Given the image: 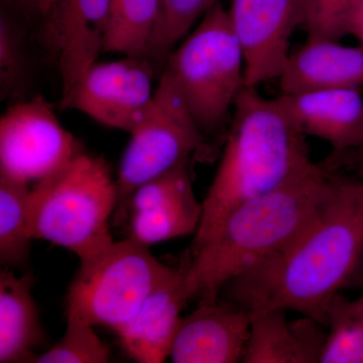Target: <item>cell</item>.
<instances>
[{
	"mask_svg": "<svg viewBox=\"0 0 363 363\" xmlns=\"http://www.w3.org/2000/svg\"><path fill=\"white\" fill-rule=\"evenodd\" d=\"M250 318L242 362H321L327 340L323 324L305 316L289 320L284 310L255 313Z\"/></svg>",
	"mask_w": 363,
	"mask_h": 363,
	"instance_id": "cell-16",
	"label": "cell"
},
{
	"mask_svg": "<svg viewBox=\"0 0 363 363\" xmlns=\"http://www.w3.org/2000/svg\"><path fill=\"white\" fill-rule=\"evenodd\" d=\"M63 337L50 350L38 355V363H105L111 351L97 335L94 326L75 315L66 314Z\"/></svg>",
	"mask_w": 363,
	"mask_h": 363,
	"instance_id": "cell-23",
	"label": "cell"
},
{
	"mask_svg": "<svg viewBox=\"0 0 363 363\" xmlns=\"http://www.w3.org/2000/svg\"><path fill=\"white\" fill-rule=\"evenodd\" d=\"M325 166L333 172H337L340 169H347L353 173L352 177L363 180V145L343 156L329 157Z\"/></svg>",
	"mask_w": 363,
	"mask_h": 363,
	"instance_id": "cell-27",
	"label": "cell"
},
{
	"mask_svg": "<svg viewBox=\"0 0 363 363\" xmlns=\"http://www.w3.org/2000/svg\"><path fill=\"white\" fill-rule=\"evenodd\" d=\"M9 6L16 7L21 11H28V13H37L43 14V0H2Z\"/></svg>",
	"mask_w": 363,
	"mask_h": 363,
	"instance_id": "cell-29",
	"label": "cell"
},
{
	"mask_svg": "<svg viewBox=\"0 0 363 363\" xmlns=\"http://www.w3.org/2000/svg\"><path fill=\"white\" fill-rule=\"evenodd\" d=\"M327 340L321 363H363V294L332 301L327 315Z\"/></svg>",
	"mask_w": 363,
	"mask_h": 363,
	"instance_id": "cell-21",
	"label": "cell"
},
{
	"mask_svg": "<svg viewBox=\"0 0 363 363\" xmlns=\"http://www.w3.org/2000/svg\"><path fill=\"white\" fill-rule=\"evenodd\" d=\"M82 152L45 98L16 102L0 118V176L9 180L38 183Z\"/></svg>",
	"mask_w": 363,
	"mask_h": 363,
	"instance_id": "cell-8",
	"label": "cell"
},
{
	"mask_svg": "<svg viewBox=\"0 0 363 363\" xmlns=\"http://www.w3.org/2000/svg\"><path fill=\"white\" fill-rule=\"evenodd\" d=\"M219 0H162L147 58L162 60Z\"/></svg>",
	"mask_w": 363,
	"mask_h": 363,
	"instance_id": "cell-22",
	"label": "cell"
},
{
	"mask_svg": "<svg viewBox=\"0 0 363 363\" xmlns=\"http://www.w3.org/2000/svg\"><path fill=\"white\" fill-rule=\"evenodd\" d=\"M35 277L0 272V362H35V348L45 342V331L33 297Z\"/></svg>",
	"mask_w": 363,
	"mask_h": 363,
	"instance_id": "cell-17",
	"label": "cell"
},
{
	"mask_svg": "<svg viewBox=\"0 0 363 363\" xmlns=\"http://www.w3.org/2000/svg\"><path fill=\"white\" fill-rule=\"evenodd\" d=\"M194 195L190 161L183 162L136 189L131 196L128 217L131 213L150 211Z\"/></svg>",
	"mask_w": 363,
	"mask_h": 363,
	"instance_id": "cell-25",
	"label": "cell"
},
{
	"mask_svg": "<svg viewBox=\"0 0 363 363\" xmlns=\"http://www.w3.org/2000/svg\"><path fill=\"white\" fill-rule=\"evenodd\" d=\"M335 173L316 168L231 210L186 260L189 300L219 297L233 279L276 257L297 240L330 195Z\"/></svg>",
	"mask_w": 363,
	"mask_h": 363,
	"instance_id": "cell-2",
	"label": "cell"
},
{
	"mask_svg": "<svg viewBox=\"0 0 363 363\" xmlns=\"http://www.w3.org/2000/svg\"><path fill=\"white\" fill-rule=\"evenodd\" d=\"M111 0H55L51 16L61 97L104 52L105 28Z\"/></svg>",
	"mask_w": 363,
	"mask_h": 363,
	"instance_id": "cell-13",
	"label": "cell"
},
{
	"mask_svg": "<svg viewBox=\"0 0 363 363\" xmlns=\"http://www.w3.org/2000/svg\"><path fill=\"white\" fill-rule=\"evenodd\" d=\"M304 11L305 0H231L227 11L245 55V87L278 80Z\"/></svg>",
	"mask_w": 363,
	"mask_h": 363,
	"instance_id": "cell-10",
	"label": "cell"
},
{
	"mask_svg": "<svg viewBox=\"0 0 363 363\" xmlns=\"http://www.w3.org/2000/svg\"><path fill=\"white\" fill-rule=\"evenodd\" d=\"M250 320V312L231 301H200L182 317L169 358L175 363L242 362Z\"/></svg>",
	"mask_w": 363,
	"mask_h": 363,
	"instance_id": "cell-11",
	"label": "cell"
},
{
	"mask_svg": "<svg viewBox=\"0 0 363 363\" xmlns=\"http://www.w3.org/2000/svg\"><path fill=\"white\" fill-rule=\"evenodd\" d=\"M130 135L116 180L118 199L114 221L128 218L136 189L208 150L206 136L164 70L154 96Z\"/></svg>",
	"mask_w": 363,
	"mask_h": 363,
	"instance_id": "cell-7",
	"label": "cell"
},
{
	"mask_svg": "<svg viewBox=\"0 0 363 363\" xmlns=\"http://www.w3.org/2000/svg\"><path fill=\"white\" fill-rule=\"evenodd\" d=\"M307 135L281 96L245 87L234 104L220 162L204 201L193 245L206 240L238 205L316 168Z\"/></svg>",
	"mask_w": 363,
	"mask_h": 363,
	"instance_id": "cell-3",
	"label": "cell"
},
{
	"mask_svg": "<svg viewBox=\"0 0 363 363\" xmlns=\"http://www.w3.org/2000/svg\"><path fill=\"white\" fill-rule=\"evenodd\" d=\"M30 60L25 33L6 11L0 16V90L2 99L21 96L28 84Z\"/></svg>",
	"mask_w": 363,
	"mask_h": 363,
	"instance_id": "cell-24",
	"label": "cell"
},
{
	"mask_svg": "<svg viewBox=\"0 0 363 363\" xmlns=\"http://www.w3.org/2000/svg\"><path fill=\"white\" fill-rule=\"evenodd\" d=\"M162 0H111L104 52L147 57Z\"/></svg>",
	"mask_w": 363,
	"mask_h": 363,
	"instance_id": "cell-18",
	"label": "cell"
},
{
	"mask_svg": "<svg viewBox=\"0 0 363 363\" xmlns=\"http://www.w3.org/2000/svg\"><path fill=\"white\" fill-rule=\"evenodd\" d=\"M164 71L173 80L204 135H215L230 121L245 88V55L217 2L172 50Z\"/></svg>",
	"mask_w": 363,
	"mask_h": 363,
	"instance_id": "cell-5",
	"label": "cell"
},
{
	"mask_svg": "<svg viewBox=\"0 0 363 363\" xmlns=\"http://www.w3.org/2000/svg\"><path fill=\"white\" fill-rule=\"evenodd\" d=\"M304 131L328 143L333 157L363 145V95L357 88H329L279 95Z\"/></svg>",
	"mask_w": 363,
	"mask_h": 363,
	"instance_id": "cell-14",
	"label": "cell"
},
{
	"mask_svg": "<svg viewBox=\"0 0 363 363\" xmlns=\"http://www.w3.org/2000/svg\"><path fill=\"white\" fill-rule=\"evenodd\" d=\"M334 173L330 195L304 233L219 296L250 314L284 310L326 327L332 301L363 272V180Z\"/></svg>",
	"mask_w": 363,
	"mask_h": 363,
	"instance_id": "cell-1",
	"label": "cell"
},
{
	"mask_svg": "<svg viewBox=\"0 0 363 363\" xmlns=\"http://www.w3.org/2000/svg\"><path fill=\"white\" fill-rule=\"evenodd\" d=\"M55 0H43V13L44 16H49L51 13Z\"/></svg>",
	"mask_w": 363,
	"mask_h": 363,
	"instance_id": "cell-30",
	"label": "cell"
},
{
	"mask_svg": "<svg viewBox=\"0 0 363 363\" xmlns=\"http://www.w3.org/2000/svg\"><path fill=\"white\" fill-rule=\"evenodd\" d=\"M357 38L359 45L363 47V0H359L353 9L347 25V35Z\"/></svg>",
	"mask_w": 363,
	"mask_h": 363,
	"instance_id": "cell-28",
	"label": "cell"
},
{
	"mask_svg": "<svg viewBox=\"0 0 363 363\" xmlns=\"http://www.w3.org/2000/svg\"><path fill=\"white\" fill-rule=\"evenodd\" d=\"M281 94L329 88H363V47L307 39L291 52L278 79Z\"/></svg>",
	"mask_w": 363,
	"mask_h": 363,
	"instance_id": "cell-15",
	"label": "cell"
},
{
	"mask_svg": "<svg viewBox=\"0 0 363 363\" xmlns=\"http://www.w3.org/2000/svg\"><path fill=\"white\" fill-rule=\"evenodd\" d=\"M154 82L155 72L147 57L96 62L61 97V107L130 133L154 96Z\"/></svg>",
	"mask_w": 363,
	"mask_h": 363,
	"instance_id": "cell-9",
	"label": "cell"
},
{
	"mask_svg": "<svg viewBox=\"0 0 363 363\" xmlns=\"http://www.w3.org/2000/svg\"><path fill=\"white\" fill-rule=\"evenodd\" d=\"M176 269L133 238L114 241L96 257L80 262L69 288L66 314L116 331Z\"/></svg>",
	"mask_w": 363,
	"mask_h": 363,
	"instance_id": "cell-6",
	"label": "cell"
},
{
	"mask_svg": "<svg viewBox=\"0 0 363 363\" xmlns=\"http://www.w3.org/2000/svg\"><path fill=\"white\" fill-rule=\"evenodd\" d=\"M26 184L0 176V262L7 269L26 267L30 240Z\"/></svg>",
	"mask_w": 363,
	"mask_h": 363,
	"instance_id": "cell-19",
	"label": "cell"
},
{
	"mask_svg": "<svg viewBox=\"0 0 363 363\" xmlns=\"http://www.w3.org/2000/svg\"><path fill=\"white\" fill-rule=\"evenodd\" d=\"M189 301L184 259L138 311L116 329L126 354L140 363H161L169 358L182 320V310Z\"/></svg>",
	"mask_w": 363,
	"mask_h": 363,
	"instance_id": "cell-12",
	"label": "cell"
},
{
	"mask_svg": "<svg viewBox=\"0 0 363 363\" xmlns=\"http://www.w3.org/2000/svg\"><path fill=\"white\" fill-rule=\"evenodd\" d=\"M202 203L196 196L164 206L130 215V238L143 245H155L197 233Z\"/></svg>",
	"mask_w": 363,
	"mask_h": 363,
	"instance_id": "cell-20",
	"label": "cell"
},
{
	"mask_svg": "<svg viewBox=\"0 0 363 363\" xmlns=\"http://www.w3.org/2000/svg\"><path fill=\"white\" fill-rule=\"evenodd\" d=\"M359 0H305L307 39L340 40L347 35L348 20Z\"/></svg>",
	"mask_w": 363,
	"mask_h": 363,
	"instance_id": "cell-26",
	"label": "cell"
},
{
	"mask_svg": "<svg viewBox=\"0 0 363 363\" xmlns=\"http://www.w3.org/2000/svg\"><path fill=\"white\" fill-rule=\"evenodd\" d=\"M117 199L108 164L82 152L30 189V236L70 250L80 262L92 259L114 242L111 218Z\"/></svg>",
	"mask_w": 363,
	"mask_h": 363,
	"instance_id": "cell-4",
	"label": "cell"
}]
</instances>
